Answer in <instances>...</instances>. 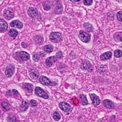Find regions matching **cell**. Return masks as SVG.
Instances as JSON below:
<instances>
[{"instance_id": "1", "label": "cell", "mask_w": 122, "mask_h": 122, "mask_svg": "<svg viewBox=\"0 0 122 122\" xmlns=\"http://www.w3.org/2000/svg\"><path fill=\"white\" fill-rule=\"evenodd\" d=\"M50 40L54 42H60L62 40V36L61 34L57 32H52L49 36Z\"/></svg>"}, {"instance_id": "2", "label": "cell", "mask_w": 122, "mask_h": 122, "mask_svg": "<svg viewBox=\"0 0 122 122\" xmlns=\"http://www.w3.org/2000/svg\"><path fill=\"white\" fill-rule=\"evenodd\" d=\"M81 68L83 70L91 72L93 70V66L89 60L85 59L83 60L81 64Z\"/></svg>"}, {"instance_id": "3", "label": "cell", "mask_w": 122, "mask_h": 122, "mask_svg": "<svg viewBox=\"0 0 122 122\" xmlns=\"http://www.w3.org/2000/svg\"><path fill=\"white\" fill-rule=\"evenodd\" d=\"M79 38L83 42L88 43L90 41L91 36L88 33L83 31H81L79 35Z\"/></svg>"}, {"instance_id": "4", "label": "cell", "mask_w": 122, "mask_h": 122, "mask_svg": "<svg viewBox=\"0 0 122 122\" xmlns=\"http://www.w3.org/2000/svg\"><path fill=\"white\" fill-rule=\"evenodd\" d=\"M39 81L42 85L46 86H54L57 84L54 82H51V81L46 76H41L39 79Z\"/></svg>"}, {"instance_id": "5", "label": "cell", "mask_w": 122, "mask_h": 122, "mask_svg": "<svg viewBox=\"0 0 122 122\" xmlns=\"http://www.w3.org/2000/svg\"><path fill=\"white\" fill-rule=\"evenodd\" d=\"M35 93L37 96L44 99H48L49 98L48 94L40 87H36L35 89Z\"/></svg>"}, {"instance_id": "6", "label": "cell", "mask_w": 122, "mask_h": 122, "mask_svg": "<svg viewBox=\"0 0 122 122\" xmlns=\"http://www.w3.org/2000/svg\"><path fill=\"white\" fill-rule=\"evenodd\" d=\"M59 107L60 109L65 112H70L72 110L71 106L68 103L62 102L59 104Z\"/></svg>"}, {"instance_id": "7", "label": "cell", "mask_w": 122, "mask_h": 122, "mask_svg": "<svg viewBox=\"0 0 122 122\" xmlns=\"http://www.w3.org/2000/svg\"><path fill=\"white\" fill-rule=\"evenodd\" d=\"M90 96L94 105L95 107L98 106L101 103L100 99L99 97L94 94H91Z\"/></svg>"}, {"instance_id": "8", "label": "cell", "mask_w": 122, "mask_h": 122, "mask_svg": "<svg viewBox=\"0 0 122 122\" xmlns=\"http://www.w3.org/2000/svg\"><path fill=\"white\" fill-rule=\"evenodd\" d=\"M10 25L11 27L21 29L23 27V24L19 20H14L12 21L10 23Z\"/></svg>"}, {"instance_id": "9", "label": "cell", "mask_w": 122, "mask_h": 122, "mask_svg": "<svg viewBox=\"0 0 122 122\" xmlns=\"http://www.w3.org/2000/svg\"><path fill=\"white\" fill-rule=\"evenodd\" d=\"M57 59L55 57H50L46 59V64L48 68H50L52 66L53 63L57 61Z\"/></svg>"}, {"instance_id": "10", "label": "cell", "mask_w": 122, "mask_h": 122, "mask_svg": "<svg viewBox=\"0 0 122 122\" xmlns=\"http://www.w3.org/2000/svg\"><path fill=\"white\" fill-rule=\"evenodd\" d=\"M22 88L24 90L29 92L31 93L33 90V86L31 84L25 83L22 85Z\"/></svg>"}, {"instance_id": "11", "label": "cell", "mask_w": 122, "mask_h": 122, "mask_svg": "<svg viewBox=\"0 0 122 122\" xmlns=\"http://www.w3.org/2000/svg\"><path fill=\"white\" fill-rule=\"evenodd\" d=\"M28 14L30 17L33 18L37 15L38 11L36 8H30L28 10Z\"/></svg>"}, {"instance_id": "12", "label": "cell", "mask_w": 122, "mask_h": 122, "mask_svg": "<svg viewBox=\"0 0 122 122\" xmlns=\"http://www.w3.org/2000/svg\"><path fill=\"white\" fill-rule=\"evenodd\" d=\"M29 75L30 77L31 78V79L34 80H37L39 76V74L36 70L32 69L30 71L29 73Z\"/></svg>"}, {"instance_id": "13", "label": "cell", "mask_w": 122, "mask_h": 122, "mask_svg": "<svg viewBox=\"0 0 122 122\" xmlns=\"http://www.w3.org/2000/svg\"><path fill=\"white\" fill-rule=\"evenodd\" d=\"M7 23L4 20L0 19V31L2 32H5L8 29Z\"/></svg>"}, {"instance_id": "14", "label": "cell", "mask_w": 122, "mask_h": 122, "mask_svg": "<svg viewBox=\"0 0 122 122\" xmlns=\"http://www.w3.org/2000/svg\"><path fill=\"white\" fill-rule=\"evenodd\" d=\"M103 104L105 107L109 109H114V104L110 100L105 99L103 101Z\"/></svg>"}, {"instance_id": "15", "label": "cell", "mask_w": 122, "mask_h": 122, "mask_svg": "<svg viewBox=\"0 0 122 122\" xmlns=\"http://www.w3.org/2000/svg\"><path fill=\"white\" fill-rule=\"evenodd\" d=\"M112 56V53L111 52L109 51V52H105V53L102 54L100 56V58L101 60L104 61L110 59L111 57Z\"/></svg>"}, {"instance_id": "16", "label": "cell", "mask_w": 122, "mask_h": 122, "mask_svg": "<svg viewBox=\"0 0 122 122\" xmlns=\"http://www.w3.org/2000/svg\"><path fill=\"white\" fill-rule=\"evenodd\" d=\"M20 57L22 60L23 61H27L29 59L30 55L29 54L24 51H22L20 53Z\"/></svg>"}, {"instance_id": "17", "label": "cell", "mask_w": 122, "mask_h": 122, "mask_svg": "<svg viewBox=\"0 0 122 122\" xmlns=\"http://www.w3.org/2000/svg\"><path fill=\"white\" fill-rule=\"evenodd\" d=\"M4 16L8 20H11L13 18L14 14L12 11L9 10H6L4 12Z\"/></svg>"}, {"instance_id": "18", "label": "cell", "mask_w": 122, "mask_h": 122, "mask_svg": "<svg viewBox=\"0 0 122 122\" xmlns=\"http://www.w3.org/2000/svg\"><path fill=\"white\" fill-rule=\"evenodd\" d=\"M80 99L81 103L83 105H87L88 104V101L85 95L81 94L80 96Z\"/></svg>"}, {"instance_id": "19", "label": "cell", "mask_w": 122, "mask_h": 122, "mask_svg": "<svg viewBox=\"0 0 122 122\" xmlns=\"http://www.w3.org/2000/svg\"><path fill=\"white\" fill-rule=\"evenodd\" d=\"M114 38L116 42H122V32H118L115 33Z\"/></svg>"}, {"instance_id": "20", "label": "cell", "mask_w": 122, "mask_h": 122, "mask_svg": "<svg viewBox=\"0 0 122 122\" xmlns=\"http://www.w3.org/2000/svg\"><path fill=\"white\" fill-rule=\"evenodd\" d=\"M29 107V105L28 102L25 100H23L22 102L21 109L22 111H25L27 110Z\"/></svg>"}, {"instance_id": "21", "label": "cell", "mask_w": 122, "mask_h": 122, "mask_svg": "<svg viewBox=\"0 0 122 122\" xmlns=\"http://www.w3.org/2000/svg\"><path fill=\"white\" fill-rule=\"evenodd\" d=\"M34 40L37 44L40 45L43 42L44 39L41 35H37L35 37Z\"/></svg>"}, {"instance_id": "22", "label": "cell", "mask_w": 122, "mask_h": 122, "mask_svg": "<svg viewBox=\"0 0 122 122\" xmlns=\"http://www.w3.org/2000/svg\"><path fill=\"white\" fill-rule=\"evenodd\" d=\"M18 32L17 30L14 29H11L9 30L8 32V34L9 36L15 38L18 35Z\"/></svg>"}, {"instance_id": "23", "label": "cell", "mask_w": 122, "mask_h": 122, "mask_svg": "<svg viewBox=\"0 0 122 122\" xmlns=\"http://www.w3.org/2000/svg\"><path fill=\"white\" fill-rule=\"evenodd\" d=\"M43 49L46 53H50L53 51V48L51 45H46L43 47Z\"/></svg>"}, {"instance_id": "24", "label": "cell", "mask_w": 122, "mask_h": 122, "mask_svg": "<svg viewBox=\"0 0 122 122\" xmlns=\"http://www.w3.org/2000/svg\"><path fill=\"white\" fill-rule=\"evenodd\" d=\"M84 26L86 29L89 32H92L93 31V26L91 24L89 23H85Z\"/></svg>"}, {"instance_id": "25", "label": "cell", "mask_w": 122, "mask_h": 122, "mask_svg": "<svg viewBox=\"0 0 122 122\" xmlns=\"http://www.w3.org/2000/svg\"><path fill=\"white\" fill-rule=\"evenodd\" d=\"M63 11V7L62 5L59 4L57 5L55 9V12L57 14H60L62 13Z\"/></svg>"}, {"instance_id": "26", "label": "cell", "mask_w": 122, "mask_h": 122, "mask_svg": "<svg viewBox=\"0 0 122 122\" xmlns=\"http://www.w3.org/2000/svg\"><path fill=\"white\" fill-rule=\"evenodd\" d=\"M13 73V70L10 69H7L5 70V74L6 76L8 77H11L12 76Z\"/></svg>"}, {"instance_id": "27", "label": "cell", "mask_w": 122, "mask_h": 122, "mask_svg": "<svg viewBox=\"0 0 122 122\" xmlns=\"http://www.w3.org/2000/svg\"><path fill=\"white\" fill-rule=\"evenodd\" d=\"M8 122H16V120L14 116L13 115H9L7 118Z\"/></svg>"}, {"instance_id": "28", "label": "cell", "mask_w": 122, "mask_h": 122, "mask_svg": "<svg viewBox=\"0 0 122 122\" xmlns=\"http://www.w3.org/2000/svg\"><path fill=\"white\" fill-rule=\"evenodd\" d=\"M122 55V51L121 50H116L114 51V56L117 58L121 57Z\"/></svg>"}, {"instance_id": "29", "label": "cell", "mask_w": 122, "mask_h": 122, "mask_svg": "<svg viewBox=\"0 0 122 122\" xmlns=\"http://www.w3.org/2000/svg\"><path fill=\"white\" fill-rule=\"evenodd\" d=\"M53 117L55 120L56 121H58L59 120L60 118H61L60 115L59 113L57 112H55L54 113V114H53Z\"/></svg>"}, {"instance_id": "30", "label": "cell", "mask_w": 122, "mask_h": 122, "mask_svg": "<svg viewBox=\"0 0 122 122\" xmlns=\"http://www.w3.org/2000/svg\"><path fill=\"white\" fill-rule=\"evenodd\" d=\"M44 9V10L46 11H49L51 7L49 4L46 3H44L42 4Z\"/></svg>"}, {"instance_id": "31", "label": "cell", "mask_w": 122, "mask_h": 122, "mask_svg": "<svg viewBox=\"0 0 122 122\" xmlns=\"http://www.w3.org/2000/svg\"><path fill=\"white\" fill-rule=\"evenodd\" d=\"M84 4L87 6L91 5L93 2V0H83Z\"/></svg>"}, {"instance_id": "32", "label": "cell", "mask_w": 122, "mask_h": 122, "mask_svg": "<svg viewBox=\"0 0 122 122\" xmlns=\"http://www.w3.org/2000/svg\"><path fill=\"white\" fill-rule=\"evenodd\" d=\"M2 105L3 109L6 110H9V108L8 107V104L5 101H3L2 103Z\"/></svg>"}, {"instance_id": "33", "label": "cell", "mask_w": 122, "mask_h": 122, "mask_svg": "<svg viewBox=\"0 0 122 122\" xmlns=\"http://www.w3.org/2000/svg\"><path fill=\"white\" fill-rule=\"evenodd\" d=\"M117 16L118 20L121 22H122V11H119L118 13Z\"/></svg>"}, {"instance_id": "34", "label": "cell", "mask_w": 122, "mask_h": 122, "mask_svg": "<svg viewBox=\"0 0 122 122\" xmlns=\"http://www.w3.org/2000/svg\"><path fill=\"white\" fill-rule=\"evenodd\" d=\"M39 55L37 54H34L33 55V60L34 61H36L37 62L38 60L39 59Z\"/></svg>"}, {"instance_id": "35", "label": "cell", "mask_w": 122, "mask_h": 122, "mask_svg": "<svg viewBox=\"0 0 122 122\" xmlns=\"http://www.w3.org/2000/svg\"><path fill=\"white\" fill-rule=\"evenodd\" d=\"M31 106L32 107H35L37 105V102L34 100H31L30 101Z\"/></svg>"}, {"instance_id": "36", "label": "cell", "mask_w": 122, "mask_h": 122, "mask_svg": "<svg viewBox=\"0 0 122 122\" xmlns=\"http://www.w3.org/2000/svg\"><path fill=\"white\" fill-rule=\"evenodd\" d=\"M57 56L58 58L61 59L63 57V53L61 51H59L57 52Z\"/></svg>"}, {"instance_id": "37", "label": "cell", "mask_w": 122, "mask_h": 122, "mask_svg": "<svg viewBox=\"0 0 122 122\" xmlns=\"http://www.w3.org/2000/svg\"><path fill=\"white\" fill-rule=\"evenodd\" d=\"M12 92H13V94L14 95H15V96H17V95H18V92L16 89H13V90H12Z\"/></svg>"}, {"instance_id": "38", "label": "cell", "mask_w": 122, "mask_h": 122, "mask_svg": "<svg viewBox=\"0 0 122 122\" xmlns=\"http://www.w3.org/2000/svg\"><path fill=\"white\" fill-rule=\"evenodd\" d=\"M6 95H7V96L8 98L11 97V92H10V90H8L7 92L6 93Z\"/></svg>"}, {"instance_id": "39", "label": "cell", "mask_w": 122, "mask_h": 122, "mask_svg": "<svg viewBox=\"0 0 122 122\" xmlns=\"http://www.w3.org/2000/svg\"><path fill=\"white\" fill-rule=\"evenodd\" d=\"M22 46L24 48H26L27 47V44H26V43H25L24 42H22Z\"/></svg>"}, {"instance_id": "40", "label": "cell", "mask_w": 122, "mask_h": 122, "mask_svg": "<svg viewBox=\"0 0 122 122\" xmlns=\"http://www.w3.org/2000/svg\"><path fill=\"white\" fill-rule=\"evenodd\" d=\"M40 56H42V57H44L45 56V53L43 51H41L40 53Z\"/></svg>"}, {"instance_id": "41", "label": "cell", "mask_w": 122, "mask_h": 122, "mask_svg": "<svg viewBox=\"0 0 122 122\" xmlns=\"http://www.w3.org/2000/svg\"><path fill=\"white\" fill-rule=\"evenodd\" d=\"M70 0L72 2H77L80 1V0Z\"/></svg>"}, {"instance_id": "42", "label": "cell", "mask_w": 122, "mask_h": 122, "mask_svg": "<svg viewBox=\"0 0 122 122\" xmlns=\"http://www.w3.org/2000/svg\"><path fill=\"white\" fill-rule=\"evenodd\" d=\"M101 122V121H98V122Z\"/></svg>"}, {"instance_id": "43", "label": "cell", "mask_w": 122, "mask_h": 122, "mask_svg": "<svg viewBox=\"0 0 122 122\" xmlns=\"http://www.w3.org/2000/svg\"><path fill=\"white\" fill-rule=\"evenodd\" d=\"M0 113H1V111L0 110Z\"/></svg>"}]
</instances>
